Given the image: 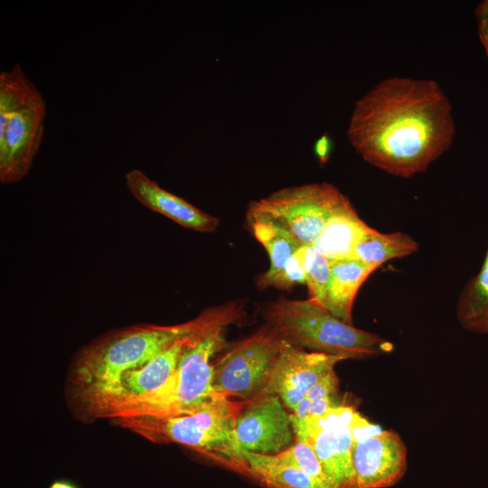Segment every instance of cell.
<instances>
[{"mask_svg": "<svg viewBox=\"0 0 488 488\" xmlns=\"http://www.w3.org/2000/svg\"><path fill=\"white\" fill-rule=\"evenodd\" d=\"M450 102L432 80L390 77L360 98L347 137L370 164L408 178L425 172L451 145Z\"/></svg>", "mask_w": 488, "mask_h": 488, "instance_id": "6da1fadb", "label": "cell"}, {"mask_svg": "<svg viewBox=\"0 0 488 488\" xmlns=\"http://www.w3.org/2000/svg\"><path fill=\"white\" fill-rule=\"evenodd\" d=\"M242 316V305L234 302L208 308L183 324H138L109 332L82 348L77 355L70 380L72 398L92 418L127 371L144 364L181 339L207 329L226 327Z\"/></svg>", "mask_w": 488, "mask_h": 488, "instance_id": "7a4b0ae2", "label": "cell"}, {"mask_svg": "<svg viewBox=\"0 0 488 488\" xmlns=\"http://www.w3.org/2000/svg\"><path fill=\"white\" fill-rule=\"evenodd\" d=\"M248 400L220 394L191 414L169 417H129L115 424L159 444L176 443L192 448L238 473L248 475V465L236 435V420Z\"/></svg>", "mask_w": 488, "mask_h": 488, "instance_id": "3957f363", "label": "cell"}, {"mask_svg": "<svg viewBox=\"0 0 488 488\" xmlns=\"http://www.w3.org/2000/svg\"><path fill=\"white\" fill-rule=\"evenodd\" d=\"M262 316L286 343L344 360L387 353L393 347L381 336L344 323L309 298L280 297L265 305Z\"/></svg>", "mask_w": 488, "mask_h": 488, "instance_id": "277c9868", "label": "cell"}, {"mask_svg": "<svg viewBox=\"0 0 488 488\" xmlns=\"http://www.w3.org/2000/svg\"><path fill=\"white\" fill-rule=\"evenodd\" d=\"M224 328L214 327L191 336L170 380L154 394L108 418L177 417L195 412L212 401L220 395L212 384V359L224 347Z\"/></svg>", "mask_w": 488, "mask_h": 488, "instance_id": "5b68a950", "label": "cell"}, {"mask_svg": "<svg viewBox=\"0 0 488 488\" xmlns=\"http://www.w3.org/2000/svg\"><path fill=\"white\" fill-rule=\"evenodd\" d=\"M283 343L280 335L265 324L212 361L216 392L240 400L262 395Z\"/></svg>", "mask_w": 488, "mask_h": 488, "instance_id": "8992f818", "label": "cell"}, {"mask_svg": "<svg viewBox=\"0 0 488 488\" xmlns=\"http://www.w3.org/2000/svg\"><path fill=\"white\" fill-rule=\"evenodd\" d=\"M347 198L333 184L314 183L283 188L249 207L281 223L301 246L312 245L327 220Z\"/></svg>", "mask_w": 488, "mask_h": 488, "instance_id": "52a82bcc", "label": "cell"}, {"mask_svg": "<svg viewBox=\"0 0 488 488\" xmlns=\"http://www.w3.org/2000/svg\"><path fill=\"white\" fill-rule=\"evenodd\" d=\"M356 413L352 406L344 404L302 419L290 413L295 440L313 448L334 488H353L352 425Z\"/></svg>", "mask_w": 488, "mask_h": 488, "instance_id": "ba28073f", "label": "cell"}, {"mask_svg": "<svg viewBox=\"0 0 488 488\" xmlns=\"http://www.w3.org/2000/svg\"><path fill=\"white\" fill-rule=\"evenodd\" d=\"M276 395L249 399L236 420V435L242 450L275 455L295 439L290 414Z\"/></svg>", "mask_w": 488, "mask_h": 488, "instance_id": "9c48e42d", "label": "cell"}, {"mask_svg": "<svg viewBox=\"0 0 488 488\" xmlns=\"http://www.w3.org/2000/svg\"><path fill=\"white\" fill-rule=\"evenodd\" d=\"M344 359L316 352H306L283 340L262 395L277 396L292 410L307 390Z\"/></svg>", "mask_w": 488, "mask_h": 488, "instance_id": "30bf717a", "label": "cell"}, {"mask_svg": "<svg viewBox=\"0 0 488 488\" xmlns=\"http://www.w3.org/2000/svg\"><path fill=\"white\" fill-rule=\"evenodd\" d=\"M352 458L353 488L390 487L399 482L407 469L405 443L390 430L354 439Z\"/></svg>", "mask_w": 488, "mask_h": 488, "instance_id": "8fae6325", "label": "cell"}, {"mask_svg": "<svg viewBox=\"0 0 488 488\" xmlns=\"http://www.w3.org/2000/svg\"><path fill=\"white\" fill-rule=\"evenodd\" d=\"M46 117L44 99L35 101L10 118L0 134V182L15 183L30 172L42 145Z\"/></svg>", "mask_w": 488, "mask_h": 488, "instance_id": "7c38bea8", "label": "cell"}, {"mask_svg": "<svg viewBox=\"0 0 488 488\" xmlns=\"http://www.w3.org/2000/svg\"><path fill=\"white\" fill-rule=\"evenodd\" d=\"M125 181L128 191L137 202L184 228L211 232L215 230L219 224L217 218L162 188L141 170L128 171Z\"/></svg>", "mask_w": 488, "mask_h": 488, "instance_id": "4fadbf2b", "label": "cell"}, {"mask_svg": "<svg viewBox=\"0 0 488 488\" xmlns=\"http://www.w3.org/2000/svg\"><path fill=\"white\" fill-rule=\"evenodd\" d=\"M247 221L269 258V268L258 277V286L274 287L301 245L281 223L265 212L249 207Z\"/></svg>", "mask_w": 488, "mask_h": 488, "instance_id": "5bb4252c", "label": "cell"}, {"mask_svg": "<svg viewBox=\"0 0 488 488\" xmlns=\"http://www.w3.org/2000/svg\"><path fill=\"white\" fill-rule=\"evenodd\" d=\"M370 228L347 199L330 216L312 245L330 262L352 258L355 246Z\"/></svg>", "mask_w": 488, "mask_h": 488, "instance_id": "9a60e30c", "label": "cell"}, {"mask_svg": "<svg viewBox=\"0 0 488 488\" xmlns=\"http://www.w3.org/2000/svg\"><path fill=\"white\" fill-rule=\"evenodd\" d=\"M374 270L352 258L331 262V280L324 308L344 323L352 324L356 295Z\"/></svg>", "mask_w": 488, "mask_h": 488, "instance_id": "2e32d148", "label": "cell"}, {"mask_svg": "<svg viewBox=\"0 0 488 488\" xmlns=\"http://www.w3.org/2000/svg\"><path fill=\"white\" fill-rule=\"evenodd\" d=\"M251 476L267 488H333L311 477L277 455H259L243 450Z\"/></svg>", "mask_w": 488, "mask_h": 488, "instance_id": "e0dca14e", "label": "cell"}, {"mask_svg": "<svg viewBox=\"0 0 488 488\" xmlns=\"http://www.w3.org/2000/svg\"><path fill=\"white\" fill-rule=\"evenodd\" d=\"M456 317L465 330L488 335V244L479 271L459 294Z\"/></svg>", "mask_w": 488, "mask_h": 488, "instance_id": "ac0fdd59", "label": "cell"}, {"mask_svg": "<svg viewBox=\"0 0 488 488\" xmlns=\"http://www.w3.org/2000/svg\"><path fill=\"white\" fill-rule=\"evenodd\" d=\"M418 248V241L407 233H382L371 227L355 246L352 258L376 269L388 260L417 252Z\"/></svg>", "mask_w": 488, "mask_h": 488, "instance_id": "d6986e66", "label": "cell"}, {"mask_svg": "<svg viewBox=\"0 0 488 488\" xmlns=\"http://www.w3.org/2000/svg\"><path fill=\"white\" fill-rule=\"evenodd\" d=\"M43 99L35 84L26 76L21 64L16 62L0 73V134L10 118L30 104Z\"/></svg>", "mask_w": 488, "mask_h": 488, "instance_id": "ffe728a7", "label": "cell"}, {"mask_svg": "<svg viewBox=\"0 0 488 488\" xmlns=\"http://www.w3.org/2000/svg\"><path fill=\"white\" fill-rule=\"evenodd\" d=\"M340 380L334 370L314 383L296 403L291 414L297 418H306L324 414L328 409L342 405L335 400Z\"/></svg>", "mask_w": 488, "mask_h": 488, "instance_id": "44dd1931", "label": "cell"}, {"mask_svg": "<svg viewBox=\"0 0 488 488\" xmlns=\"http://www.w3.org/2000/svg\"><path fill=\"white\" fill-rule=\"evenodd\" d=\"M298 253L305 269L309 299L324 307L331 280V262L313 245L301 246Z\"/></svg>", "mask_w": 488, "mask_h": 488, "instance_id": "7402d4cb", "label": "cell"}, {"mask_svg": "<svg viewBox=\"0 0 488 488\" xmlns=\"http://www.w3.org/2000/svg\"><path fill=\"white\" fill-rule=\"evenodd\" d=\"M275 455L283 462L299 468L315 480L331 485L319 459L308 444L296 440L294 444Z\"/></svg>", "mask_w": 488, "mask_h": 488, "instance_id": "603a6c76", "label": "cell"}, {"mask_svg": "<svg viewBox=\"0 0 488 488\" xmlns=\"http://www.w3.org/2000/svg\"><path fill=\"white\" fill-rule=\"evenodd\" d=\"M475 14L479 37L488 56V0L478 5Z\"/></svg>", "mask_w": 488, "mask_h": 488, "instance_id": "cb8c5ba5", "label": "cell"}, {"mask_svg": "<svg viewBox=\"0 0 488 488\" xmlns=\"http://www.w3.org/2000/svg\"><path fill=\"white\" fill-rule=\"evenodd\" d=\"M49 488H80L75 483L67 479H58L53 481Z\"/></svg>", "mask_w": 488, "mask_h": 488, "instance_id": "d4e9b609", "label": "cell"}]
</instances>
